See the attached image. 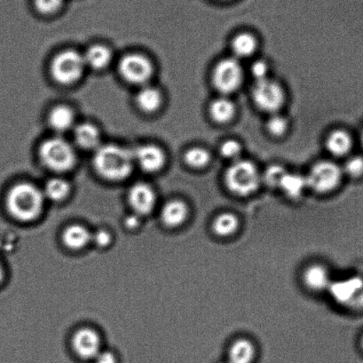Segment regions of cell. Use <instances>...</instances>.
<instances>
[{"label":"cell","instance_id":"cell-1","mask_svg":"<svg viewBox=\"0 0 363 363\" xmlns=\"http://www.w3.org/2000/svg\"><path fill=\"white\" fill-rule=\"evenodd\" d=\"M135 164L133 151L125 147L107 144L94 150L95 171L108 181H124L132 174Z\"/></svg>","mask_w":363,"mask_h":363},{"label":"cell","instance_id":"cell-2","mask_svg":"<svg viewBox=\"0 0 363 363\" xmlns=\"http://www.w3.org/2000/svg\"><path fill=\"white\" fill-rule=\"evenodd\" d=\"M45 199L43 191L37 186L30 183H19L6 196V209L17 220H34L43 211Z\"/></svg>","mask_w":363,"mask_h":363},{"label":"cell","instance_id":"cell-3","mask_svg":"<svg viewBox=\"0 0 363 363\" xmlns=\"http://www.w3.org/2000/svg\"><path fill=\"white\" fill-rule=\"evenodd\" d=\"M40 158L49 170L63 172L75 167L77 154L72 144L66 140L52 137L41 144Z\"/></svg>","mask_w":363,"mask_h":363},{"label":"cell","instance_id":"cell-4","mask_svg":"<svg viewBox=\"0 0 363 363\" xmlns=\"http://www.w3.org/2000/svg\"><path fill=\"white\" fill-rule=\"evenodd\" d=\"M225 182L230 192L239 196L255 193L262 183L258 169L247 160H236L225 172Z\"/></svg>","mask_w":363,"mask_h":363},{"label":"cell","instance_id":"cell-5","mask_svg":"<svg viewBox=\"0 0 363 363\" xmlns=\"http://www.w3.org/2000/svg\"><path fill=\"white\" fill-rule=\"evenodd\" d=\"M86 68L83 55L76 51L66 50L52 59L51 74L56 82L68 86L77 82L82 77Z\"/></svg>","mask_w":363,"mask_h":363},{"label":"cell","instance_id":"cell-6","mask_svg":"<svg viewBox=\"0 0 363 363\" xmlns=\"http://www.w3.org/2000/svg\"><path fill=\"white\" fill-rule=\"evenodd\" d=\"M118 72L126 82L143 86L152 77L154 68L152 62L145 55L129 54L120 60Z\"/></svg>","mask_w":363,"mask_h":363},{"label":"cell","instance_id":"cell-7","mask_svg":"<svg viewBox=\"0 0 363 363\" xmlns=\"http://www.w3.org/2000/svg\"><path fill=\"white\" fill-rule=\"evenodd\" d=\"M306 179L308 188L317 193H329L340 186L342 171L340 167L333 162H319L313 165Z\"/></svg>","mask_w":363,"mask_h":363},{"label":"cell","instance_id":"cell-8","mask_svg":"<svg viewBox=\"0 0 363 363\" xmlns=\"http://www.w3.org/2000/svg\"><path fill=\"white\" fill-rule=\"evenodd\" d=\"M242 79L241 65L235 58L222 60L213 70L214 86L222 94L234 93L241 86Z\"/></svg>","mask_w":363,"mask_h":363},{"label":"cell","instance_id":"cell-9","mask_svg":"<svg viewBox=\"0 0 363 363\" xmlns=\"http://www.w3.org/2000/svg\"><path fill=\"white\" fill-rule=\"evenodd\" d=\"M252 95L257 107L273 114L284 105L285 98L280 84L269 79L256 81Z\"/></svg>","mask_w":363,"mask_h":363},{"label":"cell","instance_id":"cell-10","mask_svg":"<svg viewBox=\"0 0 363 363\" xmlns=\"http://www.w3.org/2000/svg\"><path fill=\"white\" fill-rule=\"evenodd\" d=\"M335 301L352 310H363V279L354 277L331 283L329 288Z\"/></svg>","mask_w":363,"mask_h":363},{"label":"cell","instance_id":"cell-11","mask_svg":"<svg viewBox=\"0 0 363 363\" xmlns=\"http://www.w3.org/2000/svg\"><path fill=\"white\" fill-rule=\"evenodd\" d=\"M135 164L143 171L153 174L160 171L165 164V155L161 147L155 145H142L133 151Z\"/></svg>","mask_w":363,"mask_h":363},{"label":"cell","instance_id":"cell-12","mask_svg":"<svg viewBox=\"0 0 363 363\" xmlns=\"http://www.w3.org/2000/svg\"><path fill=\"white\" fill-rule=\"evenodd\" d=\"M74 351L83 359H94L101 352V338L91 329H81L74 335Z\"/></svg>","mask_w":363,"mask_h":363},{"label":"cell","instance_id":"cell-13","mask_svg":"<svg viewBox=\"0 0 363 363\" xmlns=\"http://www.w3.org/2000/svg\"><path fill=\"white\" fill-rule=\"evenodd\" d=\"M128 200L137 214L147 215L150 213L156 206V193L147 183H135L129 190Z\"/></svg>","mask_w":363,"mask_h":363},{"label":"cell","instance_id":"cell-14","mask_svg":"<svg viewBox=\"0 0 363 363\" xmlns=\"http://www.w3.org/2000/svg\"><path fill=\"white\" fill-rule=\"evenodd\" d=\"M48 122L56 133H66L75 128V114L68 106L60 105L49 113Z\"/></svg>","mask_w":363,"mask_h":363},{"label":"cell","instance_id":"cell-15","mask_svg":"<svg viewBox=\"0 0 363 363\" xmlns=\"http://www.w3.org/2000/svg\"><path fill=\"white\" fill-rule=\"evenodd\" d=\"M189 216V207L179 200L171 201L163 207L161 220L167 227L177 228L186 220Z\"/></svg>","mask_w":363,"mask_h":363},{"label":"cell","instance_id":"cell-16","mask_svg":"<svg viewBox=\"0 0 363 363\" xmlns=\"http://www.w3.org/2000/svg\"><path fill=\"white\" fill-rule=\"evenodd\" d=\"M74 139L77 145L84 150H96L101 145V133L96 126L88 123L75 125Z\"/></svg>","mask_w":363,"mask_h":363},{"label":"cell","instance_id":"cell-17","mask_svg":"<svg viewBox=\"0 0 363 363\" xmlns=\"http://www.w3.org/2000/svg\"><path fill=\"white\" fill-rule=\"evenodd\" d=\"M306 287L315 291L329 290L331 281L329 271L322 265H313L306 269L303 276Z\"/></svg>","mask_w":363,"mask_h":363},{"label":"cell","instance_id":"cell-18","mask_svg":"<svg viewBox=\"0 0 363 363\" xmlns=\"http://www.w3.org/2000/svg\"><path fill=\"white\" fill-rule=\"evenodd\" d=\"M256 349L252 341L241 338L231 345L228 351V363H252Z\"/></svg>","mask_w":363,"mask_h":363},{"label":"cell","instance_id":"cell-19","mask_svg":"<svg viewBox=\"0 0 363 363\" xmlns=\"http://www.w3.org/2000/svg\"><path fill=\"white\" fill-rule=\"evenodd\" d=\"M163 97L161 91L156 87L143 86L137 94L136 104L143 111L152 113L161 107Z\"/></svg>","mask_w":363,"mask_h":363},{"label":"cell","instance_id":"cell-20","mask_svg":"<svg viewBox=\"0 0 363 363\" xmlns=\"http://www.w3.org/2000/svg\"><path fill=\"white\" fill-rule=\"evenodd\" d=\"M83 57L86 67L94 69H102L111 63L112 54L105 45H94L87 49Z\"/></svg>","mask_w":363,"mask_h":363},{"label":"cell","instance_id":"cell-21","mask_svg":"<svg viewBox=\"0 0 363 363\" xmlns=\"http://www.w3.org/2000/svg\"><path fill=\"white\" fill-rule=\"evenodd\" d=\"M326 146L329 152L335 157H343L351 150L352 140L348 133L337 130L328 137Z\"/></svg>","mask_w":363,"mask_h":363},{"label":"cell","instance_id":"cell-22","mask_svg":"<svg viewBox=\"0 0 363 363\" xmlns=\"http://www.w3.org/2000/svg\"><path fill=\"white\" fill-rule=\"evenodd\" d=\"M91 235L86 228L82 225H74L66 229L63 234V242L67 247L73 250H79L89 244Z\"/></svg>","mask_w":363,"mask_h":363},{"label":"cell","instance_id":"cell-23","mask_svg":"<svg viewBox=\"0 0 363 363\" xmlns=\"http://www.w3.org/2000/svg\"><path fill=\"white\" fill-rule=\"evenodd\" d=\"M234 104L227 98H218L210 105V115L215 122L225 124L234 118Z\"/></svg>","mask_w":363,"mask_h":363},{"label":"cell","instance_id":"cell-24","mask_svg":"<svg viewBox=\"0 0 363 363\" xmlns=\"http://www.w3.org/2000/svg\"><path fill=\"white\" fill-rule=\"evenodd\" d=\"M240 227L239 218L231 213H224L215 218L213 229L215 234L221 238H228L238 232Z\"/></svg>","mask_w":363,"mask_h":363},{"label":"cell","instance_id":"cell-25","mask_svg":"<svg viewBox=\"0 0 363 363\" xmlns=\"http://www.w3.org/2000/svg\"><path fill=\"white\" fill-rule=\"evenodd\" d=\"M306 188L308 186L304 176L288 172L284 175L279 186V189L291 199H298L304 193Z\"/></svg>","mask_w":363,"mask_h":363},{"label":"cell","instance_id":"cell-26","mask_svg":"<svg viewBox=\"0 0 363 363\" xmlns=\"http://www.w3.org/2000/svg\"><path fill=\"white\" fill-rule=\"evenodd\" d=\"M231 45L235 57L248 58L255 54L258 43L252 34L242 33L235 37Z\"/></svg>","mask_w":363,"mask_h":363},{"label":"cell","instance_id":"cell-27","mask_svg":"<svg viewBox=\"0 0 363 363\" xmlns=\"http://www.w3.org/2000/svg\"><path fill=\"white\" fill-rule=\"evenodd\" d=\"M69 190V184L65 179L52 178L45 183L43 194L45 199L54 201V202H60L68 196Z\"/></svg>","mask_w":363,"mask_h":363},{"label":"cell","instance_id":"cell-28","mask_svg":"<svg viewBox=\"0 0 363 363\" xmlns=\"http://www.w3.org/2000/svg\"><path fill=\"white\" fill-rule=\"evenodd\" d=\"M68 0H30L34 11L43 16H54L65 9Z\"/></svg>","mask_w":363,"mask_h":363},{"label":"cell","instance_id":"cell-29","mask_svg":"<svg viewBox=\"0 0 363 363\" xmlns=\"http://www.w3.org/2000/svg\"><path fill=\"white\" fill-rule=\"evenodd\" d=\"M185 162L189 167L195 169H202L210 163L209 152L203 147H192L185 153Z\"/></svg>","mask_w":363,"mask_h":363},{"label":"cell","instance_id":"cell-30","mask_svg":"<svg viewBox=\"0 0 363 363\" xmlns=\"http://www.w3.org/2000/svg\"><path fill=\"white\" fill-rule=\"evenodd\" d=\"M286 172L280 165H272V167L267 168L265 174H264V182L271 188H279Z\"/></svg>","mask_w":363,"mask_h":363},{"label":"cell","instance_id":"cell-31","mask_svg":"<svg viewBox=\"0 0 363 363\" xmlns=\"http://www.w3.org/2000/svg\"><path fill=\"white\" fill-rule=\"evenodd\" d=\"M267 128L271 135L281 136L287 131L288 121L284 116L274 114L267 121Z\"/></svg>","mask_w":363,"mask_h":363},{"label":"cell","instance_id":"cell-32","mask_svg":"<svg viewBox=\"0 0 363 363\" xmlns=\"http://www.w3.org/2000/svg\"><path fill=\"white\" fill-rule=\"evenodd\" d=\"M242 151L241 144L236 142V140H227L220 147L222 157L234 161L239 160Z\"/></svg>","mask_w":363,"mask_h":363},{"label":"cell","instance_id":"cell-33","mask_svg":"<svg viewBox=\"0 0 363 363\" xmlns=\"http://www.w3.org/2000/svg\"><path fill=\"white\" fill-rule=\"evenodd\" d=\"M344 172L352 178H359L363 175V157L359 156L349 158L345 164Z\"/></svg>","mask_w":363,"mask_h":363},{"label":"cell","instance_id":"cell-34","mask_svg":"<svg viewBox=\"0 0 363 363\" xmlns=\"http://www.w3.org/2000/svg\"><path fill=\"white\" fill-rule=\"evenodd\" d=\"M252 74L256 81L266 79L269 74V66L264 61L256 62L252 66Z\"/></svg>","mask_w":363,"mask_h":363},{"label":"cell","instance_id":"cell-35","mask_svg":"<svg viewBox=\"0 0 363 363\" xmlns=\"http://www.w3.org/2000/svg\"><path fill=\"white\" fill-rule=\"evenodd\" d=\"M111 235L108 232L100 230L95 233L94 235H91V240L95 242V245L99 247H105L111 242Z\"/></svg>","mask_w":363,"mask_h":363},{"label":"cell","instance_id":"cell-36","mask_svg":"<svg viewBox=\"0 0 363 363\" xmlns=\"http://www.w3.org/2000/svg\"><path fill=\"white\" fill-rule=\"evenodd\" d=\"M94 361L95 363H118L115 354L108 351H101Z\"/></svg>","mask_w":363,"mask_h":363},{"label":"cell","instance_id":"cell-37","mask_svg":"<svg viewBox=\"0 0 363 363\" xmlns=\"http://www.w3.org/2000/svg\"><path fill=\"white\" fill-rule=\"evenodd\" d=\"M125 222L126 225H128V227L131 228H137L140 224V220L137 215H135V216H130L128 218V220H126Z\"/></svg>","mask_w":363,"mask_h":363},{"label":"cell","instance_id":"cell-38","mask_svg":"<svg viewBox=\"0 0 363 363\" xmlns=\"http://www.w3.org/2000/svg\"><path fill=\"white\" fill-rule=\"evenodd\" d=\"M5 278V270L3 267L1 262H0V284H2L3 280Z\"/></svg>","mask_w":363,"mask_h":363},{"label":"cell","instance_id":"cell-39","mask_svg":"<svg viewBox=\"0 0 363 363\" xmlns=\"http://www.w3.org/2000/svg\"><path fill=\"white\" fill-rule=\"evenodd\" d=\"M361 140H362V145H363V131L362 133Z\"/></svg>","mask_w":363,"mask_h":363},{"label":"cell","instance_id":"cell-40","mask_svg":"<svg viewBox=\"0 0 363 363\" xmlns=\"http://www.w3.org/2000/svg\"><path fill=\"white\" fill-rule=\"evenodd\" d=\"M361 345H362V350H363V337L362 338Z\"/></svg>","mask_w":363,"mask_h":363},{"label":"cell","instance_id":"cell-41","mask_svg":"<svg viewBox=\"0 0 363 363\" xmlns=\"http://www.w3.org/2000/svg\"></svg>","mask_w":363,"mask_h":363}]
</instances>
